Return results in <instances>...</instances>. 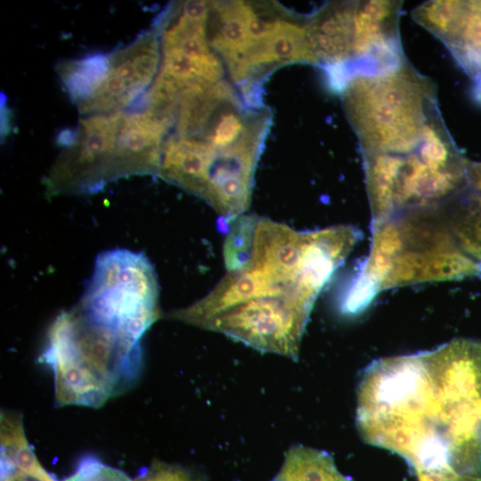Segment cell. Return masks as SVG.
Instances as JSON below:
<instances>
[{
  "instance_id": "cell-1",
  "label": "cell",
  "mask_w": 481,
  "mask_h": 481,
  "mask_svg": "<svg viewBox=\"0 0 481 481\" xmlns=\"http://www.w3.org/2000/svg\"><path fill=\"white\" fill-rule=\"evenodd\" d=\"M356 425L419 481L481 477V341L372 362L358 385Z\"/></svg>"
},
{
  "instance_id": "cell-18",
  "label": "cell",
  "mask_w": 481,
  "mask_h": 481,
  "mask_svg": "<svg viewBox=\"0 0 481 481\" xmlns=\"http://www.w3.org/2000/svg\"><path fill=\"white\" fill-rule=\"evenodd\" d=\"M258 216L241 215L229 226L224 246V257L227 272H240L250 266L254 235Z\"/></svg>"
},
{
  "instance_id": "cell-10",
  "label": "cell",
  "mask_w": 481,
  "mask_h": 481,
  "mask_svg": "<svg viewBox=\"0 0 481 481\" xmlns=\"http://www.w3.org/2000/svg\"><path fill=\"white\" fill-rule=\"evenodd\" d=\"M403 1H356L353 24V61L348 66L378 69L405 59L399 37Z\"/></svg>"
},
{
  "instance_id": "cell-17",
  "label": "cell",
  "mask_w": 481,
  "mask_h": 481,
  "mask_svg": "<svg viewBox=\"0 0 481 481\" xmlns=\"http://www.w3.org/2000/svg\"><path fill=\"white\" fill-rule=\"evenodd\" d=\"M110 67V56L98 53L80 60L61 61L57 70L69 96L79 105L102 87Z\"/></svg>"
},
{
  "instance_id": "cell-19",
  "label": "cell",
  "mask_w": 481,
  "mask_h": 481,
  "mask_svg": "<svg viewBox=\"0 0 481 481\" xmlns=\"http://www.w3.org/2000/svg\"><path fill=\"white\" fill-rule=\"evenodd\" d=\"M464 9L465 1L432 0L415 7L412 17L415 22L443 41L451 32Z\"/></svg>"
},
{
  "instance_id": "cell-13",
  "label": "cell",
  "mask_w": 481,
  "mask_h": 481,
  "mask_svg": "<svg viewBox=\"0 0 481 481\" xmlns=\"http://www.w3.org/2000/svg\"><path fill=\"white\" fill-rule=\"evenodd\" d=\"M216 151L205 141L175 137L165 142L159 175L202 197Z\"/></svg>"
},
{
  "instance_id": "cell-4",
  "label": "cell",
  "mask_w": 481,
  "mask_h": 481,
  "mask_svg": "<svg viewBox=\"0 0 481 481\" xmlns=\"http://www.w3.org/2000/svg\"><path fill=\"white\" fill-rule=\"evenodd\" d=\"M154 268L139 252L117 249L96 257L94 272L75 305L142 338L159 318Z\"/></svg>"
},
{
  "instance_id": "cell-11",
  "label": "cell",
  "mask_w": 481,
  "mask_h": 481,
  "mask_svg": "<svg viewBox=\"0 0 481 481\" xmlns=\"http://www.w3.org/2000/svg\"><path fill=\"white\" fill-rule=\"evenodd\" d=\"M172 123L147 110L121 115L115 143V177L158 175L165 144L163 139Z\"/></svg>"
},
{
  "instance_id": "cell-2",
  "label": "cell",
  "mask_w": 481,
  "mask_h": 481,
  "mask_svg": "<svg viewBox=\"0 0 481 481\" xmlns=\"http://www.w3.org/2000/svg\"><path fill=\"white\" fill-rule=\"evenodd\" d=\"M40 361L53 371L57 406L99 407L136 382L142 350L72 307L49 328Z\"/></svg>"
},
{
  "instance_id": "cell-7",
  "label": "cell",
  "mask_w": 481,
  "mask_h": 481,
  "mask_svg": "<svg viewBox=\"0 0 481 481\" xmlns=\"http://www.w3.org/2000/svg\"><path fill=\"white\" fill-rule=\"evenodd\" d=\"M270 122L267 110H248L239 139L216 153L202 198L224 218L226 225L249 207L255 168Z\"/></svg>"
},
{
  "instance_id": "cell-9",
  "label": "cell",
  "mask_w": 481,
  "mask_h": 481,
  "mask_svg": "<svg viewBox=\"0 0 481 481\" xmlns=\"http://www.w3.org/2000/svg\"><path fill=\"white\" fill-rule=\"evenodd\" d=\"M110 56L108 77L92 98L78 105L82 113L118 110L142 94L157 72L159 44L148 33Z\"/></svg>"
},
{
  "instance_id": "cell-23",
  "label": "cell",
  "mask_w": 481,
  "mask_h": 481,
  "mask_svg": "<svg viewBox=\"0 0 481 481\" xmlns=\"http://www.w3.org/2000/svg\"><path fill=\"white\" fill-rule=\"evenodd\" d=\"M440 481H481L480 476H470V475H460L453 476Z\"/></svg>"
},
{
  "instance_id": "cell-5",
  "label": "cell",
  "mask_w": 481,
  "mask_h": 481,
  "mask_svg": "<svg viewBox=\"0 0 481 481\" xmlns=\"http://www.w3.org/2000/svg\"><path fill=\"white\" fill-rule=\"evenodd\" d=\"M371 227L410 210L438 206L469 184L467 163L444 167L406 154H363Z\"/></svg>"
},
{
  "instance_id": "cell-16",
  "label": "cell",
  "mask_w": 481,
  "mask_h": 481,
  "mask_svg": "<svg viewBox=\"0 0 481 481\" xmlns=\"http://www.w3.org/2000/svg\"><path fill=\"white\" fill-rule=\"evenodd\" d=\"M159 75L187 90L195 86H210L221 81L224 69L222 62L213 53L186 54L163 52Z\"/></svg>"
},
{
  "instance_id": "cell-6",
  "label": "cell",
  "mask_w": 481,
  "mask_h": 481,
  "mask_svg": "<svg viewBox=\"0 0 481 481\" xmlns=\"http://www.w3.org/2000/svg\"><path fill=\"white\" fill-rule=\"evenodd\" d=\"M313 306L295 297L251 298L205 318L197 327L296 360Z\"/></svg>"
},
{
  "instance_id": "cell-21",
  "label": "cell",
  "mask_w": 481,
  "mask_h": 481,
  "mask_svg": "<svg viewBox=\"0 0 481 481\" xmlns=\"http://www.w3.org/2000/svg\"><path fill=\"white\" fill-rule=\"evenodd\" d=\"M124 472L94 457L84 458L77 469L62 481H120Z\"/></svg>"
},
{
  "instance_id": "cell-3",
  "label": "cell",
  "mask_w": 481,
  "mask_h": 481,
  "mask_svg": "<svg viewBox=\"0 0 481 481\" xmlns=\"http://www.w3.org/2000/svg\"><path fill=\"white\" fill-rule=\"evenodd\" d=\"M339 93L363 154L413 151L439 111L435 83L406 59L378 69H348Z\"/></svg>"
},
{
  "instance_id": "cell-8",
  "label": "cell",
  "mask_w": 481,
  "mask_h": 481,
  "mask_svg": "<svg viewBox=\"0 0 481 481\" xmlns=\"http://www.w3.org/2000/svg\"><path fill=\"white\" fill-rule=\"evenodd\" d=\"M121 112L80 119L77 140L53 164L46 179L51 194L93 192L115 179L114 154Z\"/></svg>"
},
{
  "instance_id": "cell-20",
  "label": "cell",
  "mask_w": 481,
  "mask_h": 481,
  "mask_svg": "<svg viewBox=\"0 0 481 481\" xmlns=\"http://www.w3.org/2000/svg\"><path fill=\"white\" fill-rule=\"evenodd\" d=\"M125 481H204V478L182 466L155 461L134 478L128 477Z\"/></svg>"
},
{
  "instance_id": "cell-15",
  "label": "cell",
  "mask_w": 481,
  "mask_h": 481,
  "mask_svg": "<svg viewBox=\"0 0 481 481\" xmlns=\"http://www.w3.org/2000/svg\"><path fill=\"white\" fill-rule=\"evenodd\" d=\"M272 481H354L337 469L325 451L302 444L289 448L283 464Z\"/></svg>"
},
{
  "instance_id": "cell-14",
  "label": "cell",
  "mask_w": 481,
  "mask_h": 481,
  "mask_svg": "<svg viewBox=\"0 0 481 481\" xmlns=\"http://www.w3.org/2000/svg\"><path fill=\"white\" fill-rule=\"evenodd\" d=\"M462 69L481 82V1H465V9L442 41Z\"/></svg>"
},
{
  "instance_id": "cell-22",
  "label": "cell",
  "mask_w": 481,
  "mask_h": 481,
  "mask_svg": "<svg viewBox=\"0 0 481 481\" xmlns=\"http://www.w3.org/2000/svg\"><path fill=\"white\" fill-rule=\"evenodd\" d=\"M467 175L470 187L481 196V161L468 160Z\"/></svg>"
},
{
  "instance_id": "cell-12",
  "label": "cell",
  "mask_w": 481,
  "mask_h": 481,
  "mask_svg": "<svg viewBox=\"0 0 481 481\" xmlns=\"http://www.w3.org/2000/svg\"><path fill=\"white\" fill-rule=\"evenodd\" d=\"M356 1L327 2L306 19L308 44L318 64L346 66L353 61V24Z\"/></svg>"
}]
</instances>
